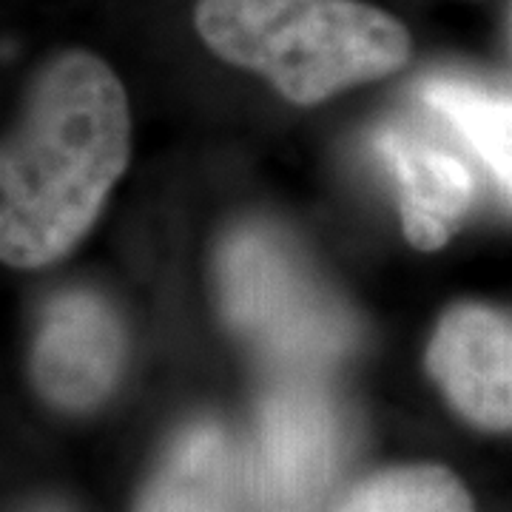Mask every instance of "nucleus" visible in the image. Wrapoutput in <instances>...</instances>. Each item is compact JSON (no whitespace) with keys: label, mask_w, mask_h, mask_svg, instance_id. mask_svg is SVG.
<instances>
[{"label":"nucleus","mask_w":512,"mask_h":512,"mask_svg":"<svg viewBox=\"0 0 512 512\" xmlns=\"http://www.w3.org/2000/svg\"><path fill=\"white\" fill-rule=\"evenodd\" d=\"M197 29L299 106L379 80L410 55L402 23L359 0H200Z\"/></svg>","instance_id":"nucleus-2"},{"label":"nucleus","mask_w":512,"mask_h":512,"mask_svg":"<svg viewBox=\"0 0 512 512\" xmlns=\"http://www.w3.org/2000/svg\"><path fill=\"white\" fill-rule=\"evenodd\" d=\"M131 117L103 60L74 52L40 74L23 126L0 143V259L40 268L77 245L123 174Z\"/></svg>","instance_id":"nucleus-1"},{"label":"nucleus","mask_w":512,"mask_h":512,"mask_svg":"<svg viewBox=\"0 0 512 512\" xmlns=\"http://www.w3.org/2000/svg\"><path fill=\"white\" fill-rule=\"evenodd\" d=\"M339 458V421L328 396L308 379L279 382L259 404L245 464L254 512H313Z\"/></svg>","instance_id":"nucleus-4"},{"label":"nucleus","mask_w":512,"mask_h":512,"mask_svg":"<svg viewBox=\"0 0 512 512\" xmlns=\"http://www.w3.org/2000/svg\"><path fill=\"white\" fill-rule=\"evenodd\" d=\"M421 100L473 148L512 200V97L461 77H427Z\"/></svg>","instance_id":"nucleus-9"},{"label":"nucleus","mask_w":512,"mask_h":512,"mask_svg":"<svg viewBox=\"0 0 512 512\" xmlns=\"http://www.w3.org/2000/svg\"><path fill=\"white\" fill-rule=\"evenodd\" d=\"M217 285L231 328L279 365L316 367L353 342L348 311L265 225H242L222 242Z\"/></svg>","instance_id":"nucleus-3"},{"label":"nucleus","mask_w":512,"mask_h":512,"mask_svg":"<svg viewBox=\"0 0 512 512\" xmlns=\"http://www.w3.org/2000/svg\"><path fill=\"white\" fill-rule=\"evenodd\" d=\"M430 373L458 413L487 430H512V319L461 305L441 319Z\"/></svg>","instance_id":"nucleus-6"},{"label":"nucleus","mask_w":512,"mask_h":512,"mask_svg":"<svg viewBox=\"0 0 512 512\" xmlns=\"http://www.w3.org/2000/svg\"><path fill=\"white\" fill-rule=\"evenodd\" d=\"M126 339L109 305L86 291L57 296L37 330L32 373L57 407L86 410L103 402L120 376Z\"/></svg>","instance_id":"nucleus-5"},{"label":"nucleus","mask_w":512,"mask_h":512,"mask_svg":"<svg viewBox=\"0 0 512 512\" xmlns=\"http://www.w3.org/2000/svg\"><path fill=\"white\" fill-rule=\"evenodd\" d=\"M245 464L217 424H197L174 444L137 512H239Z\"/></svg>","instance_id":"nucleus-8"},{"label":"nucleus","mask_w":512,"mask_h":512,"mask_svg":"<svg viewBox=\"0 0 512 512\" xmlns=\"http://www.w3.org/2000/svg\"><path fill=\"white\" fill-rule=\"evenodd\" d=\"M336 512H476V507L453 473L421 464L373 476Z\"/></svg>","instance_id":"nucleus-10"},{"label":"nucleus","mask_w":512,"mask_h":512,"mask_svg":"<svg viewBox=\"0 0 512 512\" xmlns=\"http://www.w3.org/2000/svg\"><path fill=\"white\" fill-rule=\"evenodd\" d=\"M376 151L399 180L407 239L421 251L441 248L473 205V171L456 151L407 126H384Z\"/></svg>","instance_id":"nucleus-7"}]
</instances>
